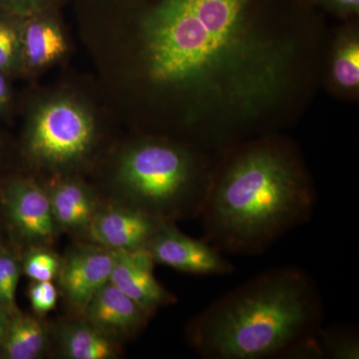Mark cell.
Wrapping results in <instances>:
<instances>
[{"label": "cell", "instance_id": "19", "mask_svg": "<svg viewBox=\"0 0 359 359\" xmlns=\"http://www.w3.org/2000/svg\"><path fill=\"white\" fill-rule=\"evenodd\" d=\"M22 268L11 250L0 245V306L9 316L18 313L15 294Z\"/></svg>", "mask_w": 359, "mask_h": 359}, {"label": "cell", "instance_id": "20", "mask_svg": "<svg viewBox=\"0 0 359 359\" xmlns=\"http://www.w3.org/2000/svg\"><path fill=\"white\" fill-rule=\"evenodd\" d=\"M60 266L61 259L46 245H32L21 263L22 273L36 282H52Z\"/></svg>", "mask_w": 359, "mask_h": 359}, {"label": "cell", "instance_id": "22", "mask_svg": "<svg viewBox=\"0 0 359 359\" xmlns=\"http://www.w3.org/2000/svg\"><path fill=\"white\" fill-rule=\"evenodd\" d=\"M32 309L39 314L49 313L55 308L57 302V289L52 282L33 280L28 290Z\"/></svg>", "mask_w": 359, "mask_h": 359}, {"label": "cell", "instance_id": "2", "mask_svg": "<svg viewBox=\"0 0 359 359\" xmlns=\"http://www.w3.org/2000/svg\"><path fill=\"white\" fill-rule=\"evenodd\" d=\"M323 316L311 276L282 266L212 302L187 325V341L205 359H318Z\"/></svg>", "mask_w": 359, "mask_h": 359}, {"label": "cell", "instance_id": "1", "mask_svg": "<svg viewBox=\"0 0 359 359\" xmlns=\"http://www.w3.org/2000/svg\"><path fill=\"white\" fill-rule=\"evenodd\" d=\"M262 0H77L112 90L254 108L282 83V50L254 34Z\"/></svg>", "mask_w": 359, "mask_h": 359}, {"label": "cell", "instance_id": "8", "mask_svg": "<svg viewBox=\"0 0 359 359\" xmlns=\"http://www.w3.org/2000/svg\"><path fill=\"white\" fill-rule=\"evenodd\" d=\"M114 252L99 245H79L61 259V289L74 308H86L92 297L110 280Z\"/></svg>", "mask_w": 359, "mask_h": 359}, {"label": "cell", "instance_id": "25", "mask_svg": "<svg viewBox=\"0 0 359 359\" xmlns=\"http://www.w3.org/2000/svg\"><path fill=\"white\" fill-rule=\"evenodd\" d=\"M9 318H11L9 313L0 306V346H1L2 341H4V337H6Z\"/></svg>", "mask_w": 359, "mask_h": 359}, {"label": "cell", "instance_id": "11", "mask_svg": "<svg viewBox=\"0 0 359 359\" xmlns=\"http://www.w3.org/2000/svg\"><path fill=\"white\" fill-rule=\"evenodd\" d=\"M83 313L87 323L113 341L134 337L151 316L110 280L92 297Z\"/></svg>", "mask_w": 359, "mask_h": 359}, {"label": "cell", "instance_id": "17", "mask_svg": "<svg viewBox=\"0 0 359 359\" xmlns=\"http://www.w3.org/2000/svg\"><path fill=\"white\" fill-rule=\"evenodd\" d=\"M316 341L321 358H359V337L354 327L346 325L320 327Z\"/></svg>", "mask_w": 359, "mask_h": 359}, {"label": "cell", "instance_id": "3", "mask_svg": "<svg viewBox=\"0 0 359 359\" xmlns=\"http://www.w3.org/2000/svg\"><path fill=\"white\" fill-rule=\"evenodd\" d=\"M316 194L292 150L273 141L241 149L212 172L199 219L221 252L263 254L311 219Z\"/></svg>", "mask_w": 359, "mask_h": 359}, {"label": "cell", "instance_id": "14", "mask_svg": "<svg viewBox=\"0 0 359 359\" xmlns=\"http://www.w3.org/2000/svg\"><path fill=\"white\" fill-rule=\"evenodd\" d=\"M44 325L33 316L16 313L9 318L0 354L6 359H37L47 347Z\"/></svg>", "mask_w": 359, "mask_h": 359}, {"label": "cell", "instance_id": "23", "mask_svg": "<svg viewBox=\"0 0 359 359\" xmlns=\"http://www.w3.org/2000/svg\"><path fill=\"white\" fill-rule=\"evenodd\" d=\"M318 1L340 16H353L359 13V0H318Z\"/></svg>", "mask_w": 359, "mask_h": 359}, {"label": "cell", "instance_id": "6", "mask_svg": "<svg viewBox=\"0 0 359 359\" xmlns=\"http://www.w3.org/2000/svg\"><path fill=\"white\" fill-rule=\"evenodd\" d=\"M146 250L155 263L195 276H228L235 266L204 240L182 233L173 223H163L151 236Z\"/></svg>", "mask_w": 359, "mask_h": 359}, {"label": "cell", "instance_id": "15", "mask_svg": "<svg viewBox=\"0 0 359 359\" xmlns=\"http://www.w3.org/2000/svg\"><path fill=\"white\" fill-rule=\"evenodd\" d=\"M59 346L68 359H112L118 355L114 341L87 321L63 325L59 332Z\"/></svg>", "mask_w": 359, "mask_h": 359}, {"label": "cell", "instance_id": "7", "mask_svg": "<svg viewBox=\"0 0 359 359\" xmlns=\"http://www.w3.org/2000/svg\"><path fill=\"white\" fill-rule=\"evenodd\" d=\"M2 203L11 226L33 245H50L58 236L46 190L26 179H14L2 190Z\"/></svg>", "mask_w": 359, "mask_h": 359}, {"label": "cell", "instance_id": "12", "mask_svg": "<svg viewBox=\"0 0 359 359\" xmlns=\"http://www.w3.org/2000/svg\"><path fill=\"white\" fill-rule=\"evenodd\" d=\"M23 74H35L57 63L69 49L58 9L26 16L21 29Z\"/></svg>", "mask_w": 359, "mask_h": 359}, {"label": "cell", "instance_id": "18", "mask_svg": "<svg viewBox=\"0 0 359 359\" xmlns=\"http://www.w3.org/2000/svg\"><path fill=\"white\" fill-rule=\"evenodd\" d=\"M332 77L340 90L358 89L359 42L355 36L346 37L337 46L332 61Z\"/></svg>", "mask_w": 359, "mask_h": 359}, {"label": "cell", "instance_id": "13", "mask_svg": "<svg viewBox=\"0 0 359 359\" xmlns=\"http://www.w3.org/2000/svg\"><path fill=\"white\" fill-rule=\"evenodd\" d=\"M46 192L59 229L75 233L88 230L97 212L95 196L88 186L77 179L61 178Z\"/></svg>", "mask_w": 359, "mask_h": 359}, {"label": "cell", "instance_id": "5", "mask_svg": "<svg viewBox=\"0 0 359 359\" xmlns=\"http://www.w3.org/2000/svg\"><path fill=\"white\" fill-rule=\"evenodd\" d=\"M97 138L98 126L88 106L61 94L39 103L30 113L23 147L35 165L59 173L86 162Z\"/></svg>", "mask_w": 359, "mask_h": 359}, {"label": "cell", "instance_id": "24", "mask_svg": "<svg viewBox=\"0 0 359 359\" xmlns=\"http://www.w3.org/2000/svg\"><path fill=\"white\" fill-rule=\"evenodd\" d=\"M8 75L0 71V116L6 114L13 103V90Z\"/></svg>", "mask_w": 359, "mask_h": 359}, {"label": "cell", "instance_id": "4", "mask_svg": "<svg viewBox=\"0 0 359 359\" xmlns=\"http://www.w3.org/2000/svg\"><path fill=\"white\" fill-rule=\"evenodd\" d=\"M212 175L205 161L189 146L145 138L120 156L116 185L124 205L173 223L199 219Z\"/></svg>", "mask_w": 359, "mask_h": 359}, {"label": "cell", "instance_id": "10", "mask_svg": "<svg viewBox=\"0 0 359 359\" xmlns=\"http://www.w3.org/2000/svg\"><path fill=\"white\" fill-rule=\"evenodd\" d=\"M163 223L140 210L123 205L97 211L87 231L90 238L101 247L136 250L145 247Z\"/></svg>", "mask_w": 359, "mask_h": 359}, {"label": "cell", "instance_id": "9", "mask_svg": "<svg viewBox=\"0 0 359 359\" xmlns=\"http://www.w3.org/2000/svg\"><path fill=\"white\" fill-rule=\"evenodd\" d=\"M113 252L115 263L110 282L146 313L153 316L160 308L177 302V297L168 292L155 278V262L145 248Z\"/></svg>", "mask_w": 359, "mask_h": 359}, {"label": "cell", "instance_id": "21", "mask_svg": "<svg viewBox=\"0 0 359 359\" xmlns=\"http://www.w3.org/2000/svg\"><path fill=\"white\" fill-rule=\"evenodd\" d=\"M63 2L65 0H0V11L26 18L42 11H59Z\"/></svg>", "mask_w": 359, "mask_h": 359}, {"label": "cell", "instance_id": "16", "mask_svg": "<svg viewBox=\"0 0 359 359\" xmlns=\"http://www.w3.org/2000/svg\"><path fill=\"white\" fill-rule=\"evenodd\" d=\"M22 20L23 18L0 11V71L9 77L23 74Z\"/></svg>", "mask_w": 359, "mask_h": 359}]
</instances>
